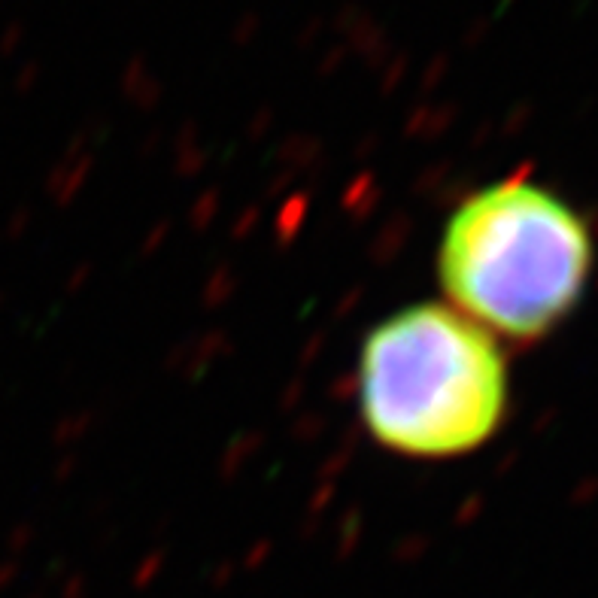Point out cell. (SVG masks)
Returning a JSON list of instances; mask_svg holds the SVG:
<instances>
[{
  "instance_id": "cell-1",
  "label": "cell",
  "mask_w": 598,
  "mask_h": 598,
  "mask_svg": "<svg viewBox=\"0 0 598 598\" xmlns=\"http://www.w3.org/2000/svg\"><path fill=\"white\" fill-rule=\"evenodd\" d=\"M593 270L586 216L529 174L474 189L440 231L438 280L450 307L519 346L547 340L578 313Z\"/></svg>"
},
{
  "instance_id": "cell-2",
  "label": "cell",
  "mask_w": 598,
  "mask_h": 598,
  "mask_svg": "<svg viewBox=\"0 0 598 598\" xmlns=\"http://www.w3.org/2000/svg\"><path fill=\"white\" fill-rule=\"evenodd\" d=\"M355 389L368 434L410 459L480 450L510 410L501 344L440 301L408 304L368 331Z\"/></svg>"
}]
</instances>
